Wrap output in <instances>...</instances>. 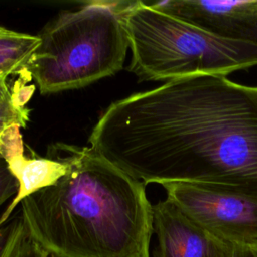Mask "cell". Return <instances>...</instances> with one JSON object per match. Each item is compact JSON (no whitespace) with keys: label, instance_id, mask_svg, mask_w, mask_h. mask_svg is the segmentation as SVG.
<instances>
[{"label":"cell","instance_id":"cell-1","mask_svg":"<svg viewBox=\"0 0 257 257\" xmlns=\"http://www.w3.org/2000/svg\"><path fill=\"white\" fill-rule=\"evenodd\" d=\"M88 144L145 185L192 183L257 199V86L192 75L112 102Z\"/></svg>","mask_w":257,"mask_h":257},{"label":"cell","instance_id":"cell-2","mask_svg":"<svg viewBox=\"0 0 257 257\" xmlns=\"http://www.w3.org/2000/svg\"><path fill=\"white\" fill-rule=\"evenodd\" d=\"M60 147L66 173L20 202L28 236L58 257H150L146 185L89 147Z\"/></svg>","mask_w":257,"mask_h":257},{"label":"cell","instance_id":"cell-3","mask_svg":"<svg viewBox=\"0 0 257 257\" xmlns=\"http://www.w3.org/2000/svg\"><path fill=\"white\" fill-rule=\"evenodd\" d=\"M122 3L87 2L45 25L25 68L41 94L80 88L122 68L130 48Z\"/></svg>","mask_w":257,"mask_h":257},{"label":"cell","instance_id":"cell-4","mask_svg":"<svg viewBox=\"0 0 257 257\" xmlns=\"http://www.w3.org/2000/svg\"><path fill=\"white\" fill-rule=\"evenodd\" d=\"M130 70L142 81L224 75L257 65V46L215 36L147 2L123 1Z\"/></svg>","mask_w":257,"mask_h":257},{"label":"cell","instance_id":"cell-5","mask_svg":"<svg viewBox=\"0 0 257 257\" xmlns=\"http://www.w3.org/2000/svg\"><path fill=\"white\" fill-rule=\"evenodd\" d=\"M162 186L168 199L217 239L257 247V199L192 183Z\"/></svg>","mask_w":257,"mask_h":257},{"label":"cell","instance_id":"cell-6","mask_svg":"<svg viewBox=\"0 0 257 257\" xmlns=\"http://www.w3.org/2000/svg\"><path fill=\"white\" fill-rule=\"evenodd\" d=\"M148 4L220 38L257 46V0H166Z\"/></svg>","mask_w":257,"mask_h":257},{"label":"cell","instance_id":"cell-7","mask_svg":"<svg viewBox=\"0 0 257 257\" xmlns=\"http://www.w3.org/2000/svg\"><path fill=\"white\" fill-rule=\"evenodd\" d=\"M157 247L154 257H217L223 241L217 239L172 200L153 205Z\"/></svg>","mask_w":257,"mask_h":257},{"label":"cell","instance_id":"cell-8","mask_svg":"<svg viewBox=\"0 0 257 257\" xmlns=\"http://www.w3.org/2000/svg\"><path fill=\"white\" fill-rule=\"evenodd\" d=\"M0 155L6 161L10 172L19 184L17 195L0 217V226H2L25 197L53 184L66 173L67 166L60 158L26 157L23 152L20 127L17 125L9 127L2 135Z\"/></svg>","mask_w":257,"mask_h":257},{"label":"cell","instance_id":"cell-9","mask_svg":"<svg viewBox=\"0 0 257 257\" xmlns=\"http://www.w3.org/2000/svg\"><path fill=\"white\" fill-rule=\"evenodd\" d=\"M40 42L38 35L0 26V78L23 73Z\"/></svg>","mask_w":257,"mask_h":257},{"label":"cell","instance_id":"cell-10","mask_svg":"<svg viewBox=\"0 0 257 257\" xmlns=\"http://www.w3.org/2000/svg\"><path fill=\"white\" fill-rule=\"evenodd\" d=\"M31 78L27 72L19 74V78L13 84L9 96L0 102V139L11 126L25 127L29 120V108L25 103L34 91V86H27L26 82Z\"/></svg>","mask_w":257,"mask_h":257},{"label":"cell","instance_id":"cell-11","mask_svg":"<svg viewBox=\"0 0 257 257\" xmlns=\"http://www.w3.org/2000/svg\"><path fill=\"white\" fill-rule=\"evenodd\" d=\"M26 236L27 230L19 211L0 226V257H13Z\"/></svg>","mask_w":257,"mask_h":257},{"label":"cell","instance_id":"cell-12","mask_svg":"<svg viewBox=\"0 0 257 257\" xmlns=\"http://www.w3.org/2000/svg\"><path fill=\"white\" fill-rule=\"evenodd\" d=\"M19 190L15 176L10 172L6 161L0 157V208L10 199H14Z\"/></svg>","mask_w":257,"mask_h":257},{"label":"cell","instance_id":"cell-13","mask_svg":"<svg viewBox=\"0 0 257 257\" xmlns=\"http://www.w3.org/2000/svg\"><path fill=\"white\" fill-rule=\"evenodd\" d=\"M47 253L35 243L27 233V236L17 248L13 257H47Z\"/></svg>","mask_w":257,"mask_h":257},{"label":"cell","instance_id":"cell-14","mask_svg":"<svg viewBox=\"0 0 257 257\" xmlns=\"http://www.w3.org/2000/svg\"><path fill=\"white\" fill-rule=\"evenodd\" d=\"M217 257H257L251 247L223 242Z\"/></svg>","mask_w":257,"mask_h":257},{"label":"cell","instance_id":"cell-15","mask_svg":"<svg viewBox=\"0 0 257 257\" xmlns=\"http://www.w3.org/2000/svg\"><path fill=\"white\" fill-rule=\"evenodd\" d=\"M10 94L9 86L6 83V79L0 78V102L6 99Z\"/></svg>","mask_w":257,"mask_h":257},{"label":"cell","instance_id":"cell-16","mask_svg":"<svg viewBox=\"0 0 257 257\" xmlns=\"http://www.w3.org/2000/svg\"><path fill=\"white\" fill-rule=\"evenodd\" d=\"M47 257H58V256H55V255H51V254H48Z\"/></svg>","mask_w":257,"mask_h":257},{"label":"cell","instance_id":"cell-17","mask_svg":"<svg viewBox=\"0 0 257 257\" xmlns=\"http://www.w3.org/2000/svg\"><path fill=\"white\" fill-rule=\"evenodd\" d=\"M252 249H253V250H254V251H255V253H256V254H257V247H253V248H252Z\"/></svg>","mask_w":257,"mask_h":257},{"label":"cell","instance_id":"cell-18","mask_svg":"<svg viewBox=\"0 0 257 257\" xmlns=\"http://www.w3.org/2000/svg\"><path fill=\"white\" fill-rule=\"evenodd\" d=\"M0 157H1V155H0Z\"/></svg>","mask_w":257,"mask_h":257}]
</instances>
